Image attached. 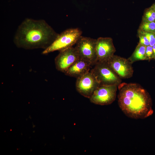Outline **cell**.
Listing matches in <instances>:
<instances>
[{
    "instance_id": "8",
    "label": "cell",
    "mask_w": 155,
    "mask_h": 155,
    "mask_svg": "<svg viewBox=\"0 0 155 155\" xmlns=\"http://www.w3.org/2000/svg\"><path fill=\"white\" fill-rule=\"evenodd\" d=\"M77 79L75 85L77 90L81 95L88 98L100 85L90 71Z\"/></svg>"
},
{
    "instance_id": "16",
    "label": "cell",
    "mask_w": 155,
    "mask_h": 155,
    "mask_svg": "<svg viewBox=\"0 0 155 155\" xmlns=\"http://www.w3.org/2000/svg\"><path fill=\"white\" fill-rule=\"evenodd\" d=\"M138 33L139 38V43L146 46L150 45L149 40L142 33L139 32Z\"/></svg>"
},
{
    "instance_id": "14",
    "label": "cell",
    "mask_w": 155,
    "mask_h": 155,
    "mask_svg": "<svg viewBox=\"0 0 155 155\" xmlns=\"http://www.w3.org/2000/svg\"><path fill=\"white\" fill-rule=\"evenodd\" d=\"M142 21L153 22L155 20V11L151 7L145 11Z\"/></svg>"
},
{
    "instance_id": "17",
    "label": "cell",
    "mask_w": 155,
    "mask_h": 155,
    "mask_svg": "<svg viewBox=\"0 0 155 155\" xmlns=\"http://www.w3.org/2000/svg\"><path fill=\"white\" fill-rule=\"evenodd\" d=\"M146 54L147 59H150L153 57L152 47L150 45L146 47Z\"/></svg>"
},
{
    "instance_id": "10",
    "label": "cell",
    "mask_w": 155,
    "mask_h": 155,
    "mask_svg": "<svg viewBox=\"0 0 155 155\" xmlns=\"http://www.w3.org/2000/svg\"><path fill=\"white\" fill-rule=\"evenodd\" d=\"M96 49L97 62L107 61L116 51L113 39L110 37H100L97 38Z\"/></svg>"
},
{
    "instance_id": "18",
    "label": "cell",
    "mask_w": 155,
    "mask_h": 155,
    "mask_svg": "<svg viewBox=\"0 0 155 155\" xmlns=\"http://www.w3.org/2000/svg\"><path fill=\"white\" fill-rule=\"evenodd\" d=\"M153 57L155 58V44L152 46Z\"/></svg>"
},
{
    "instance_id": "1",
    "label": "cell",
    "mask_w": 155,
    "mask_h": 155,
    "mask_svg": "<svg viewBox=\"0 0 155 155\" xmlns=\"http://www.w3.org/2000/svg\"><path fill=\"white\" fill-rule=\"evenodd\" d=\"M58 35L44 20L27 18L19 26L14 42L19 48L44 50L53 43Z\"/></svg>"
},
{
    "instance_id": "6",
    "label": "cell",
    "mask_w": 155,
    "mask_h": 155,
    "mask_svg": "<svg viewBox=\"0 0 155 155\" xmlns=\"http://www.w3.org/2000/svg\"><path fill=\"white\" fill-rule=\"evenodd\" d=\"M117 85H100L89 98L94 104L107 105L112 103L115 100L118 87Z\"/></svg>"
},
{
    "instance_id": "5",
    "label": "cell",
    "mask_w": 155,
    "mask_h": 155,
    "mask_svg": "<svg viewBox=\"0 0 155 155\" xmlns=\"http://www.w3.org/2000/svg\"><path fill=\"white\" fill-rule=\"evenodd\" d=\"M96 41V39L81 36L75 47L79 57L89 62L92 65L97 62Z\"/></svg>"
},
{
    "instance_id": "7",
    "label": "cell",
    "mask_w": 155,
    "mask_h": 155,
    "mask_svg": "<svg viewBox=\"0 0 155 155\" xmlns=\"http://www.w3.org/2000/svg\"><path fill=\"white\" fill-rule=\"evenodd\" d=\"M107 62L121 79L129 78L132 76L133 70L132 63L128 59L114 55Z\"/></svg>"
},
{
    "instance_id": "3",
    "label": "cell",
    "mask_w": 155,
    "mask_h": 155,
    "mask_svg": "<svg viewBox=\"0 0 155 155\" xmlns=\"http://www.w3.org/2000/svg\"><path fill=\"white\" fill-rule=\"evenodd\" d=\"M82 32L78 28H70L62 32L53 43L42 52L45 55L57 51H59L72 47L81 36Z\"/></svg>"
},
{
    "instance_id": "2",
    "label": "cell",
    "mask_w": 155,
    "mask_h": 155,
    "mask_svg": "<svg viewBox=\"0 0 155 155\" xmlns=\"http://www.w3.org/2000/svg\"><path fill=\"white\" fill-rule=\"evenodd\" d=\"M119 106L128 117L143 119L153 113L151 99L147 91L140 84L122 82L118 87Z\"/></svg>"
},
{
    "instance_id": "15",
    "label": "cell",
    "mask_w": 155,
    "mask_h": 155,
    "mask_svg": "<svg viewBox=\"0 0 155 155\" xmlns=\"http://www.w3.org/2000/svg\"><path fill=\"white\" fill-rule=\"evenodd\" d=\"M140 32L145 36L149 40L150 46H153L155 44V34L147 32L138 31Z\"/></svg>"
},
{
    "instance_id": "13",
    "label": "cell",
    "mask_w": 155,
    "mask_h": 155,
    "mask_svg": "<svg viewBox=\"0 0 155 155\" xmlns=\"http://www.w3.org/2000/svg\"><path fill=\"white\" fill-rule=\"evenodd\" d=\"M138 31L155 34V22L142 21Z\"/></svg>"
},
{
    "instance_id": "12",
    "label": "cell",
    "mask_w": 155,
    "mask_h": 155,
    "mask_svg": "<svg viewBox=\"0 0 155 155\" xmlns=\"http://www.w3.org/2000/svg\"><path fill=\"white\" fill-rule=\"evenodd\" d=\"M146 47L139 43L131 55L128 59L132 64L137 61L147 60L146 54Z\"/></svg>"
},
{
    "instance_id": "19",
    "label": "cell",
    "mask_w": 155,
    "mask_h": 155,
    "mask_svg": "<svg viewBox=\"0 0 155 155\" xmlns=\"http://www.w3.org/2000/svg\"><path fill=\"white\" fill-rule=\"evenodd\" d=\"M155 11V3L151 7Z\"/></svg>"
},
{
    "instance_id": "11",
    "label": "cell",
    "mask_w": 155,
    "mask_h": 155,
    "mask_svg": "<svg viewBox=\"0 0 155 155\" xmlns=\"http://www.w3.org/2000/svg\"><path fill=\"white\" fill-rule=\"evenodd\" d=\"M92 65L89 62L79 58L64 73L66 75L77 78L89 72Z\"/></svg>"
},
{
    "instance_id": "9",
    "label": "cell",
    "mask_w": 155,
    "mask_h": 155,
    "mask_svg": "<svg viewBox=\"0 0 155 155\" xmlns=\"http://www.w3.org/2000/svg\"><path fill=\"white\" fill-rule=\"evenodd\" d=\"M79 58L75 47L72 46L62 50L55 58L56 68L64 73Z\"/></svg>"
},
{
    "instance_id": "4",
    "label": "cell",
    "mask_w": 155,
    "mask_h": 155,
    "mask_svg": "<svg viewBox=\"0 0 155 155\" xmlns=\"http://www.w3.org/2000/svg\"><path fill=\"white\" fill-rule=\"evenodd\" d=\"M100 85L118 86L121 79L116 74L107 61L98 62L90 71Z\"/></svg>"
}]
</instances>
